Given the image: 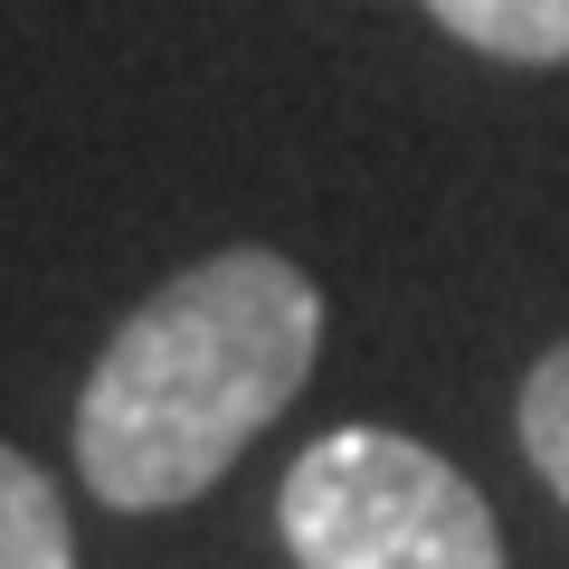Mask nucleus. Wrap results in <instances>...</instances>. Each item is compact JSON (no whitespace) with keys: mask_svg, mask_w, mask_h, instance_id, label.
Instances as JSON below:
<instances>
[{"mask_svg":"<svg viewBox=\"0 0 569 569\" xmlns=\"http://www.w3.org/2000/svg\"><path fill=\"white\" fill-rule=\"evenodd\" d=\"M323 351V295L276 247H219L123 313L77 399V475L114 512L200 503L295 408Z\"/></svg>","mask_w":569,"mask_h":569,"instance_id":"1","label":"nucleus"},{"mask_svg":"<svg viewBox=\"0 0 569 569\" xmlns=\"http://www.w3.org/2000/svg\"><path fill=\"white\" fill-rule=\"evenodd\" d=\"M295 569H503L493 503L399 427H332L276 493Z\"/></svg>","mask_w":569,"mask_h":569,"instance_id":"2","label":"nucleus"},{"mask_svg":"<svg viewBox=\"0 0 569 569\" xmlns=\"http://www.w3.org/2000/svg\"><path fill=\"white\" fill-rule=\"evenodd\" d=\"M427 10L503 67H569V0H427Z\"/></svg>","mask_w":569,"mask_h":569,"instance_id":"3","label":"nucleus"},{"mask_svg":"<svg viewBox=\"0 0 569 569\" xmlns=\"http://www.w3.org/2000/svg\"><path fill=\"white\" fill-rule=\"evenodd\" d=\"M0 569H77V531L39 456L0 447Z\"/></svg>","mask_w":569,"mask_h":569,"instance_id":"4","label":"nucleus"},{"mask_svg":"<svg viewBox=\"0 0 569 569\" xmlns=\"http://www.w3.org/2000/svg\"><path fill=\"white\" fill-rule=\"evenodd\" d=\"M522 456L541 466V485L569 503V342L541 351L522 380Z\"/></svg>","mask_w":569,"mask_h":569,"instance_id":"5","label":"nucleus"}]
</instances>
